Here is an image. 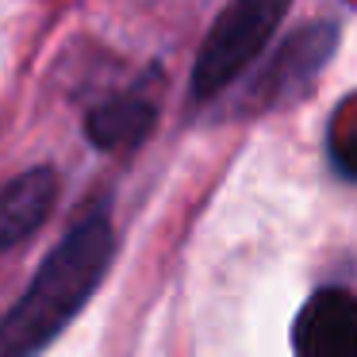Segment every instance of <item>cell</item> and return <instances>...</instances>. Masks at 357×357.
Returning a JSON list of instances; mask_svg holds the SVG:
<instances>
[{"label":"cell","instance_id":"3","mask_svg":"<svg viewBox=\"0 0 357 357\" xmlns=\"http://www.w3.org/2000/svg\"><path fill=\"white\" fill-rule=\"evenodd\" d=\"M334 50H338V24H331V20L303 24L300 31H292L280 43V50L265 66V73L254 81L250 104H257V108L292 104L296 96H303L319 81V73L331 62Z\"/></svg>","mask_w":357,"mask_h":357},{"label":"cell","instance_id":"4","mask_svg":"<svg viewBox=\"0 0 357 357\" xmlns=\"http://www.w3.org/2000/svg\"><path fill=\"white\" fill-rule=\"evenodd\" d=\"M296 357H357V292L319 288L292 323Z\"/></svg>","mask_w":357,"mask_h":357},{"label":"cell","instance_id":"6","mask_svg":"<svg viewBox=\"0 0 357 357\" xmlns=\"http://www.w3.org/2000/svg\"><path fill=\"white\" fill-rule=\"evenodd\" d=\"M158 112L142 96H116V100L96 104L85 116V135L100 150H131L150 135Z\"/></svg>","mask_w":357,"mask_h":357},{"label":"cell","instance_id":"5","mask_svg":"<svg viewBox=\"0 0 357 357\" xmlns=\"http://www.w3.org/2000/svg\"><path fill=\"white\" fill-rule=\"evenodd\" d=\"M58 204V173L39 165V169L20 173L16 181L0 188V254L31 238Z\"/></svg>","mask_w":357,"mask_h":357},{"label":"cell","instance_id":"2","mask_svg":"<svg viewBox=\"0 0 357 357\" xmlns=\"http://www.w3.org/2000/svg\"><path fill=\"white\" fill-rule=\"evenodd\" d=\"M292 0H231L211 24L192 66V100H211L257 62Z\"/></svg>","mask_w":357,"mask_h":357},{"label":"cell","instance_id":"7","mask_svg":"<svg viewBox=\"0 0 357 357\" xmlns=\"http://www.w3.org/2000/svg\"><path fill=\"white\" fill-rule=\"evenodd\" d=\"M326 150H331V165L346 181H357V96H349L331 119L326 131Z\"/></svg>","mask_w":357,"mask_h":357},{"label":"cell","instance_id":"1","mask_svg":"<svg viewBox=\"0 0 357 357\" xmlns=\"http://www.w3.org/2000/svg\"><path fill=\"white\" fill-rule=\"evenodd\" d=\"M116 257V231L104 208H93L43 257L39 273L0 319V357H35L81 315Z\"/></svg>","mask_w":357,"mask_h":357}]
</instances>
